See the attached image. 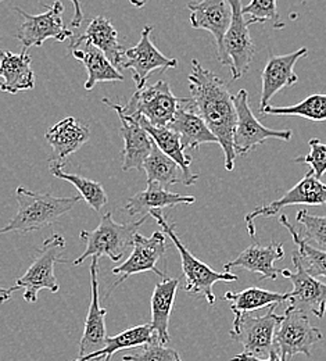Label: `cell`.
<instances>
[{
	"label": "cell",
	"instance_id": "cell-4",
	"mask_svg": "<svg viewBox=\"0 0 326 361\" xmlns=\"http://www.w3.org/2000/svg\"><path fill=\"white\" fill-rule=\"evenodd\" d=\"M149 214L157 221L158 226H161L163 232L173 240V243L181 255L182 272L185 278V290L190 295L203 296L210 306H214L215 295L213 292V286L218 282H234L237 281V275H234L231 271L218 272L213 270L201 260H199L194 255H192L177 235L175 224H168L161 210H150Z\"/></svg>",
	"mask_w": 326,
	"mask_h": 361
},
{
	"label": "cell",
	"instance_id": "cell-6",
	"mask_svg": "<svg viewBox=\"0 0 326 361\" xmlns=\"http://www.w3.org/2000/svg\"><path fill=\"white\" fill-rule=\"evenodd\" d=\"M231 4V23L224 35L222 45L217 49L218 59L228 67L232 80H239L251 66L256 56V45L250 35L251 20L243 13L242 0H228Z\"/></svg>",
	"mask_w": 326,
	"mask_h": 361
},
{
	"label": "cell",
	"instance_id": "cell-7",
	"mask_svg": "<svg viewBox=\"0 0 326 361\" xmlns=\"http://www.w3.org/2000/svg\"><path fill=\"white\" fill-rule=\"evenodd\" d=\"M65 249V239L60 233H53L44 242L42 247L37 252L35 260L27 272L20 276L15 282L20 289H24V300L28 303H35L38 300V293L42 289H47L51 293H57L60 286L54 275V266L57 263H68L63 259V252Z\"/></svg>",
	"mask_w": 326,
	"mask_h": 361
},
{
	"label": "cell",
	"instance_id": "cell-30",
	"mask_svg": "<svg viewBox=\"0 0 326 361\" xmlns=\"http://www.w3.org/2000/svg\"><path fill=\"white\" fill-rule=\"evenodd\" d=\"M224 300L231 303L233 313H247L258 309H264L272 305H280L289 300V292L280 293L261 288H247L242 292H227L222 296Z\"/></svg>",
	"mask_w": 326,
	"mask_h": 361
},
{
	"label": "cell",
	"instance_id": "cell-5",
	"mask_svg": "<svg viewBox=\"0 0 326 361\" xmlns=\"http://www.w3.org/2000/svg\"><path fill=\"white\" fill-rule=\"evenodd\" d=\"M150 216H142V219L128 224H118L114 221L111 213H106L99 226L94 231H81L80 239L87 243L85 252L73 262L74 266H81L87 259L92 256H107L111 262H120L127 249L132 246L134 235L138 228L149 219Z\"/></svg>",
	"mask_w": 326,
	"mask_h": 361
},
{
	"label": "cell",
	"instance_id": "cell-3",
	"mask_svg": "<svg viewBox=\"0 0 326 361\" xmlns=\"http://www.w3.org/2000/svg\"><path fill=\"white\" fill-rule=\"evenodd\" d=\"M277 305L264 316L247 313H233L232 329L230 336L234 342L242 343L243 353L233 360H280L275 348V332L280 325V317L275 313Z\"/></svg>",
	"mask_w": 326,
	"mask_h": 361
},
{
	"label": "cell",
	"instance_id": "cell-21",
	"mask_svg": "<svg viewBox=\"0 0 326 361\" xmlns=\"http://www.w3.org/2000/svg\"><path fill=\"white\" fill-rule=\"evenodd\" d=\"M167 127L173 128L180 135L185 150H196L206 143H218L217 136L211 133L204 120L193 109L190 97L182 99L174 118Z\"/></svg>",
	"mask_w": 326,
	"mask_h": 361
},
{
	"label": "cell",
	"instance_id": "cell-39",
	"mask_svg": "<svg viewBox=\"0 0 326 361\" xmlns=\"http://www.w3.org/2000/svg\"><path fill=\"white\" fill-rule=\"evenodd\" d=\"M73 6H74V17L71 21V27L73 28H80L84 20V11H82V6L80 0H71Z\"/></svg>",
	"mask_w": 326,
	"mask_h": 361
},
{
	"label": "cell",
	"instance_id": "cell-43",
	"mask_svg": "<svg viewBox=\"0 0 326 361\" xmlns=\"http://www.w3.org/2000/svg\"><path fill=\"white\" fill-rule=\"evenodd\" d=\"M0 1H3V0H0Z\"/></svg>",
	"mask_w": 326,
	"mask_h": 361
},
{
	"label": "cell",
	"instance_id": "cell-40",
	"mask_svg": "<svg viewBox=\"0 0 326 361\" xmlns=\"http://www.w3.org/2000/svg\"><path fill=\"white\" fill-rule=\"evenodd\" d=\"M17 290H20V286H13V288H1L0 286V305L1 303H6L7 300H10L11 299V296H13V293L14 292H17Z\"/></svg>",
	"mask_w": 326,
	"mask_h": 361
},
{
	"label": "cell",
	"instance_id": "cell-35",
	"mask_svg": "<svg viewBox=\"0 0 326 361\" xmlns=\"http://www.w3.org/2000/svg\"><path fill=\"white\" fill-rule=\"evenodd\" d=\"M242 10L253 24L274 21L275 30H282L284 27V24L280 21L277 0H251L247 6H243Z\"/></svg>",
	"mask_w": 326,
	"mask_h": 361
},
{
	"label": "cell",
	"instance_id": "cell-41",
	"mask_svg": "<svg viewBox=\"0 0 326 361\" xmlns=\"http://www.w3.org/2000/svg\"><path fill=\"white\" fill-rule=\"evenodd\" d=\"M131 1V4L134 6V7H137V8H142L144 4H146V1L147 0H130Z\"/></svg>",
	"mask_w": 326,
	"mask_h": 361
},
{
	"label": "cell",
	"instance_id": "cell-33",
	"mask_svg": "<svg viewBox=\"0 0 326 361\" xmlns=\"http://www.w3.org/2000/svg\"><path fill=\"white\" fill-rule=\"evenodd\" d=\"M280 223L289 231L293 242L296 243L297 253L306 271L315 278H326V250L311 246L310 240H307L290 224L287 216H280Z\"/></svg>",
	"mask_w": 326,
	"mask_h": 361
},
{
	"label": "cell",
	"instance_id": "cell-1",
	"mask_svg": "<svg viewBox=\"0 0 326 361\" xmlns=\"http://www.w3.org/2000/svg\"><path fill=\"white\" fill-rule=\"evenodd\" d=\"M190 103L217 136L225 154V169L232 171L236 161L233 150V133L236 127V109L233 94L225 81L204 68L197 59L192 60V73L187 75Z\"/></svg>",
	"mask_w": 326,
	"mask_h": 361
},
{
	"label": "cell",
	"instance_id": "cell-9",
	"mask_svg": "<svg viewBox=\"0 0 326 361\" xmlns=\"http://www.w3.org/2000/svg\"><path fill=\"white\" fill-rule=\"evenodd\" d=\"M182 99L174 94L170 84L158 81L137 90L127 106H123V111L132 117L140 116L154 127H167Z\"/></svg>",
	"mask_w": 326,
	"mask_h": 361
},
{
	"label": "cell",
	"instance_id": "cell-10",
	"mask_svg": "<svg viewBox=\"0 0 326 361\" xmlns=\"http://www.w3.org/2000/svg\"><path fill=\"white\" fill-rule=\"evenodd\" d=\"M249 99V92L246 90H240L236 94H233V103L237 116L233 133V150L236 156L249 154L268 139H280L284 142L290 140L293 135L291 131H277L263 126L251 111Z\"/></svg>",
	"mask_w": 326,
	"mask_h": 361
},
{
	"label": "cell",
	"instance_id": "cell-25",
	"mask_svg": "<svg viewBox=\"0 0 326 361\" xmlns=\"http://www.w3.org/2000/svg\"><path fill=\"white\" fill-rule=\"evenodd\" d=\"M74 57L80 60L88 73L85 90H94L100 82H120L124 81V75L120 70L108 60V57L96 46L81 42L70 45Z\"/></svg>",
	"mask_w": 326,
	"mask_h": 361
},
{
	"label": "cell",
	"instance_id": "cell-26",
	"mask_svg": "<svg viewBox=\"0 0 326 361\" xmlns=\"http://www.w3.org/2000/svg\"><path fill=\"white\" fill-rule=\"evenodd\" d=\"M180 286V279L177 278H163L153 290L151 295V326L163 345L170 343V317L174 307L177 290Z\"/></svg>",
	"mask_w": 326,
	"mask_h": 361
},
{
	"label": "cell",
	"instance_id": "cell-27",
	"mask_svg": "<svg viewBox=\"0 0 326 361\" xmlns=\"http://www.w3.org/2000/svg\"><path fill=\"white\" fill-rule=\"evenodd\" d=\"M81 42L96 46L108 57V60L117 68H121L125 47L118 42V32L106 17L103 16L94 17V20L89 23L85 34L73 39L70 45L81 44Z\"/></svg>",
	"mask_w": 326,
	"mask_h": 361
},
{
	"label": "cell",
	"instance_id": "cell-29",
	"mask_svg": "<svg viewBox=\"0 0 326 361\" xmlns=\"http://www.w3.org/2000/svg\"><path fill=\"white\" fill-rule=\"evenodd\" d=\"M157 335L151 326V324H142L137 325L132 328L125 329L124 332L115 335V336H107L106 339V345L91 355H87L78 361L87 360H104L110 361L111 357L120 352V350H125V349H135L140 348L142 345L150 342L151 339H154Z\"/></svg>",
	"mask_w": 326,
	"mask_h": 361
},
{
	"label": "cell",
	"instance_id": "cell-19",
	"mask_svg": "<svg viewBox=\"0 0 326 361\" xmlns=\"http://www.w3.org/2000/svg\"><path fill=\"white\" fill-rule=\"evenodd\" d=\"M284 257L283 245L280 242H271L267 246L253 243L246 247L234 260L224 264V271L233 269H244L250 272L260 274V281L272 279L275 281L280 274L275 263Z\"/></svg>",
	"mask_w": 326,
	"mask_h": 361
},
{
	"label": "cell",
	"instance_id": "cell-28",
	"mask_svg": "<svg viewBox=\"0 0 326 361\" xmlns=\"http://www.w3.org/2000/svg\"><path fill=\"white\" fill-rule=\"evenodd\" d=\"M134 118L150 134L153 142L167 156H170L173 160H175L178 163V166L182 170V174H184V185H187V186L194 185V182L199 180V174L190 171V164H192L193 159L185 153V149H184V146L181 143L180 135L173 128H170V127H154V126L149 124L140 116H137Z\"/></svg>",
	"mask_w": 326,
	"mask_h": 361
},
{
	"label": "cell",
	"instance_id": "cell-13",
	"mask_svg": "<svg viewBox=\"0 0 326 361\" xmlns=\"http://www.w3.org/2000/svg\"><path fill=\"white\" fill-rule=\"evenodd\" d=\"M165 250L167 243L163 232L156 231L151 233V236H143L137 232L134 235L131 256L121 266L113 269V274L120 275V279L115 281V283L107 290L106 298H108L111 292L123 282H125L131 275L151 271L161 278H165L167 275L157 269V263L164 256Z\"/></svg>",
	"mask_w": 326,
	"mask_h": 361
},
{
	"label": "cell",
	"instance_id": "cell-18",
	"mask_svg": "<svg viewBox=\"0 0 326 361\" xmlns=\"http://www.w3.org/2000/svg\"><path fill=\"white\" fill-rule=\"evenodd\" d=\"M89 271H91V292H92L91 296L92 298H91V306L85 321V326H84V334L80 342L78 359L100 350L106 345V339H107V329H106L107 310L100 306V300H99V281H97L99 257L97 256H92Z\"/></svg>",
	"mask_w": 326,
	"mask_h": 361
},
{
	"label": "cell",
	"instance_id": "cell-23",
	"mask_svg": "<svg viewBox=\"0 0 326 361\" xmlns=\"http://www.w3.org/2000/svg\"><path fill=\"white\" fill-rule=\"evenodd\" d=\"M45 139L53 150V157L49 161L63 163L89 142L91 131L74 117H65L47 131Z\"/></svg>",
	"mask_w": 326,
	"mask_h": 361
},
{
	"label": "cell",
	"instance_id": "cell-22",
	"mask_svg": "<svg viewBox=\"0 0 326 361\" xmlns=\"http://www.w3.org/2000/svg\"><path fill=\"white\" fill-rule=\"evenodd\" d=\"M31 63L32 59L27 49L18 54L0 49V90L15 94L21 90H34L35 73Z\"/></svg>",
	"mask_w": 326,
	"mask_h": 361
},
{
	"label": "cell",
	"instance_id": "cell-2",
	"mask_svg": "<svg viewBox=\"0 0 326 361\" xmlns=\"http://www.w3.org/2000/svg\"><path fill=\"white\" fill-rule=\"evenodd\" d=\"M15 199L18 202V210L7 226L0 228V235L8 232L27 233L51 226L61 216L73 210L82 197H60L51 193L35 192L24 186H18L15 190Z\"/></svg>",
	"mask_w": 326,
	"mask_h": 361
},
{
	"label": "cell",
	"instance_id": "cell-37",
	"mask_svg": "<svg viewBox=\"0 0 326 361\" xmlns=\"http://www.w3.org/2000/svg\"><path fill=\"white\" fill-rule=\"evenodd\" d=\"M299 224L304 226V238L326 247V216H313L307 210H299L296 214Z\"/></svg>",
	"mask_w": 326,
	"mask_h": 361
},
{
	"label": "cell",
	"instance_id": "cell-42",
	"mask_svg": "<svg viewBox=\"0 0 326 361\" xmlns=\"http://www.w3.org/2000/svg\"><path fill=\"white\" fill-rule=\"evenodd\" d=\"M324 147H325V150H326V145H325V143H324Z\"/></svg>",
	"mask_w": 326,
	"mask_h": 361
},
{
	"label": "cell",
	"instance_id": "cell-8",
	"mask_svg": "<svg viewBox=\"0 0 326 361\" xmlns=\"http://www.w3.org/2000/svg\"><path fill=\"white\" fill-rule=\"evenodd\" d=\"M324 339L320 328L314 326L308 314L289 305L280 317L275 332V348L280 361L293 359L296 355L311 357V349L317 342Z\"/></svg>",
	"mask_w": 326,
	"mask_h": 361
},
{
	"label": "cell",
	"instance_id": "cell-14",
	"mask_svg": "<svg viewBox=\"0 0 326 361\" xmlns=\"http://www.w3.org/2000/svg\"><path fill=\"white\" fill-rule=\"evenodd\" d=\"M151 31L153 27L146 25L140 34L139 42L134 47L125 49L124 53L121 70H132V78L137 84V90L146 85L153 71L160 70L161 73H165L167 70L175 68L178 66L177 59H170L164 56L153 45L150 39Z\"/></svg>",
	"mask_w": 326,
	"mask_h": 361
},
{
	"label": "cell",
	"instance_id": "cell-38",
	"mask_svg": "<svg viewBox=\"0 0 326 361\" xmlns=\"http://www.w3.org/2000/svg\"><path fill=\"white\" fill-rule=\"evenodd\" d=\"M308 145L311 147L310 153L306 156H299V157L293 159L291 161L308 164L311 167L313 174L321 180L326 174V150L324 143H321V140L318 137H313L308 142Z\"/></svg>",
	"mask_w": 326,
	"mask_h": 361
},
{
	"label": "cell",
	"instance_id": "cell-11",
	"mask_svg": "<svg viewBox=\"0 0 326 361\" xmlns=\"http://www.w3.org/2000/svg\"><path fill=\"white\" fill-rule=\"evenodd\" d=\"M14 11L24 17L15 37L27 50L32 46L41 47L47 39L64 42L74 37L73 30L67 28L61 18L64 6L60 0H56L51 6H49L45 13L37 16H31L18 7H15Z\"/></svg>",
	"mask_w": 326,
	"mask_h": 361
},
{
	"label": "cell",
	"instance_id": "cell-34",
	"mask_svg": "<svg viewBox=\"0 0 326 361\" xmlns=\"http://www.w3.org/2000/svg\"><path fill=\"white\" fill-rule=\"evenodd\" d=\"M272 116H296L311 121H326V93H314L293 106H267L261 110Z\"/></svg>",
	"mask_w": 326,
	"mask_h": 361
},
{
	"label": "cell",
	"instance_id": "cell-16",
	"mask_svg": "<svg viewBox=\"0 0 326 361\" xmlns=\"http://www.w3.org/2000/svg\"><path fill=\"white\" fill-rule=\"evenodd\" d=\"M308 54L307 47H300L299 50H294L287 54L277 56L272 51H270L268 61L261 73V81H263V90H261V99H260V107L264 110L271 99L284 88H290L297 84L299 77L294 73L296 63L306 57Z\"/></svg>",
	"mask_w": 326,
	"mask_h": 361
},
{
	"label": "cell",
	"instance_id": "cell-12",
	"mask_svg": "<svg viewBox=\"0 0 326 361\" xmlns=\"http://www.w3.org/2000/svg\"><path fill=\"white\" fill-rule=\"evenodd\" d=\"M322 206L326 204V183L317 178L310 170L303 180H299L290 190L282 195L278 200H274L270 204L260 206L254 209L244 217L247 232L251 238L256 236L254 220L258 217H272L278 214L282 209L289 206Z\"/></svg>",
	"mask_w": 326,
	"mask_h": 361
},
{
	"label": "cell",
	"instance_id": "cell-17",
	"mask_svg": "<svg viewBox=\"0 0 326 361\" xmlns=\"http://www.w3.org/2000/svg\"><path fill=\"white\" fill-rule=\"evenodd\" d=\"M103 103L115 110L121 121V135L124 137L123 170H143V163L153 147L151 136L134 117L123 111L121 104L113 103L108 99H103Z\"/></svg>",
	"mask_w": 326,
	"mask_h": 361
},
{
	"label": "cell",
	"instance_id": "cell-31",
	"mask_svg": "<svg viewBox=\"0 0 326 361\" xmlns=\"http://www.w3.org/2000/svg\"><path fill=\"white\" fill-rule=\"evenodd\" d=\"M143 170L146 173L147 182H157L164 188H168L171 185L184 183V174L181 167L175 160H173L170 156H167L154 142L150 154L146 157L143 163Z\"/></svg>",
	"mask_w": 326,
	"mask_h": 361
},
{
	"label": "cell",
	"instance_id": "cell-20",
	"mask_svg": "<svg viewBox=\"0 0 326 361\" xmlns=\"http://www.w3.org/2000/svg\"><path fill=\"white\" fill-rule=\"evenodd\" d=\"M190 10V25L194 30L208 31L217 49L222 45L224 35L231 23V4L228 0H201L187 3Z\"/></svg>",
	"mask_w": 326,
	"mask_h": 361
},
{
	"label": "cell",
	"instance_id": "cell-15",
	"mask_svg": "<svg viewBox=\"0 0 326 361\" xmlns=\"http://www.w3.org/2000/svg\"><path fill=\"white\" fill-rule=\"evenodd\" d=\"M296 271L287 269L280 274L293 283V290L289 292V300L293 307L306 313H311L317 318H324L326 313V283L310 275L301 264L299 253L291 256Z\"/></svg>",
	"mask_w": 326,
	"mask_h": 361
},
{
	"label": "cell",
	"instance_id": "cell-36",
	"mask_svg": "<svg viewBox=\"0 0 326 361\" xmlns=\"http://www.w3.org/2000/svg\"><path fill=\"white\" fill-rule=\"evenodd\" d=\"M123 360L132 361H180L181 356L177 350L167 348L163 345L156 336L150 342L140 346L139 353H134L131 356H124Z\"/></svg>",
	"mask_w": 326,
	"mask_h": 361
},
{
	"label": "cell",
	"instance_id": "cell-32",
	"mask_svg": "<svg viewBox=\"0 0 326 361\" xmlns=\"http://www.w3.org/2000/svg\"><path fill=\"white\" fill-rule=\"evenodd\" d=\"M63 167H64L63 163L50 161V166H49L50 174L56 178L73 183L78 189L80 196L94 209V212H100L108 202L107 193H106L104 188L101 186V183L96 182V180H88L78 174L65 173Z\"/></svg>",
	"mask_w": 326,
	"mask_h": 361
},
{
	"label": "cell",
	"instance_id": "cell-24",
	"mask_svg": "<svg viewBox=\"0 0 326 361\" xmlns=\"http://www.w3.org/2000/svg\"><path fill=\"white\" fill-rule=\"evenodd\" d=\"M194 202L196 199L193 196L174 193L157 182H147V188L128 199L123 210L131 217L150 216V210H161L178 204H193Z\"/></svg>",
	"mask_w": 326,
	"mask_h": 361
}]
</instances>
